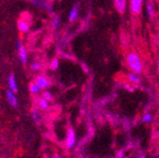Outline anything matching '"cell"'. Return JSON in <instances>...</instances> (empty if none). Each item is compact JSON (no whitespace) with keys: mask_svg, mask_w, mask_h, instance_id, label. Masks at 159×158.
Masks as SVG:
<instances>
[{"mask_svg":"<svg viewBox=\"0 0 159 158\" xmlns=\"http://www.w3.org/2000/svg\"><path fill=\"white\" fill-rule=\"evenodd\" d=\"M76 144V135H75L74 131L71 128L67 129V135H66V147L69 149L73 148Z\"/></svg>","mask_w":159,"mask_h":158,"instance_id":"cell-2","label":"cell"},{"mask_svg":"<svg viewBox=\"0 0 159 158\" xmlns=\"http://www.w3.org/2000/svg\"><path fill=\"white\" fill-rule=\"evenodd\" d=\"M128 80L130 83H135V84L140 83V77H139L138 73H135V72H133V73H130L128 75Z\"/></svg>","mask_w":159,"mask_h":158,"instance_id":"cell-10","label":"cell"},{"mask_svg":"<svg viewBox=\"0 0 159 158\" xmlns=\"http://www.w3.org/2000/svg\"><path fill=\"white\" fill-rule=\"evenodd\" d=\"M32 69L33 70H39L40 69V64H39V63H37V62H34V63L32 64Z\"/></svg>","mask_w":159,"mask_h":158,"instance_id":"cell-22","label":"cell"},{"mask_svg":"<svg viewBox=\"0 0 159 158\" xmlns=\"http://www.w3.org/2000/svg\"><path fill=\"white\" fill-rule=\"evenodd\" d=\"M127 0H114V7L119 13H124L126 10Z\"/></svg>","mask_w":159,"mask_h":158,"instance_id":"cell-6","label":"cell"},{"mask_svg":"<svg viewBox=\"0 0 159 158\" xmlns=\"http://www.w3.org/2000/svg\"><path fill=\"white\" fill-rule=\"evenodd\" d=\"M158 47H159V37H158Z\"/></svg>","mask_w":159,"mask_h":158,"instance_id":"cell-25","label":"cell"},{"mask_svg":"<svg viewBox=\"0 0 159 158\" xmlns=\"http://www.w3.org/2000/svg\"><path fill=\"white\" fill-rule=\"evenodd\" d=\"M42 97L43 99H45L47 101H52L53 100V96H52V94L50 93V92H48V91H44L43 92V94H42Z\"/></svg>","mask_w":159,"mask_h":158,"instance_id":"cell-16","label":"cell"},{"mask_svg":"<svg viewBox=\"0 0 159 158\" xmlns=\"http://www.w3.org/2000/svg\"><path fill=\"white\" fill-rule=\"evenodd\" d=\"M17 48H18V54H19L20 60L25 64V63H27V51H25V45L22 44V42L20 41V40H18L17 42Z\"/></svg>","mask_w":159,"mask_h":158,"instance_id":"cell-4","label":"cell"},{"mask_svg":"<svg viewBox=\"0 0 159 158\" xmlns=\"http://www.w3.org/2000/svg\"><path fill=\"white\" fill-rule=\"evenodd\" d=\"M157 137L159 138V129H158V132H157Z\"/></svg>","mask_w":159,"mask_h":158,"instance_id":"cell-23","label":"cell"},{"mask_svg":"<svg viewBox=\"0 0 159 158\" xmlns=\"http://www.w3.org/2000/svg\"><path fill=\"white\" fill-rule=\"evenodd\" d=\"M8 86L11 91L18 92V85H17V82H16V77L13 74H10L9 77H8Z\"/></svg>","mask_w":159,"mask_h":158,"instance_id":"cell-9","label":"cell"},{"mask_svg":"<svg viewBox=\"0 0 159 158\" xmlns=\"http://www.w3.org/2000/svg\"><path fill=\"white\" fill-rule=\"evenodd\" d=\"M127 64H128L129 69L132 70L135 73H140L143 71V63L142 60L139 58V55L134 52H130L127 55Z\"/></svg>","mask_w":159,"mask_h":158,"instance_id":"cell-1","label":"cell"},{"mask_svg":"<svg viewBox=\"0 0 159 158\" xmlns=\"http://www.w3.org/2000/svg\"><path fill=\"white\" fill-rule=\"evenodd\" d=\"M42 1L41 0H33V3H34L37 7H39V8H42V7H44V3H41Z\"/></svg>","mask_w":159,"mask_h":158,"instance_id":"cell-20","label":"cell"},{"mask_svg":"<svg viewBox=\"0 0 159 158\" xmlns=\"http://www.w3.org/2000/svg\"><path fill=\"white\" fill-rule=\"evenodd\" d=\"M32 116H33V119H34L35 123H40V114L39 112L37 111V109H33L32 111Z\"/></svg>","mask_w":159,"mask_h":158,"instance_id":"cell-17","label":"cell"},{"mask_svg":"<svg viewBox=\"0 0 159 158\" xmlns=\"http://www.w3.org/2000/svg\"><path fill=\"white\" fill-rule=\"evenodd\" d=\"M60 25V18L59 17H55L54 20H53V22H52V27L53 28H57Z\"/></svg>","mask_w":159,"mask_h":158,"instance_id":"cell-19","label":"cell"},{"mask_svg":"<svg viewBox=\"0 0 159 158\" xmlns=\"http://www.w3.org/2000/svg\"><path fill=\"white\" fill-rule=\"evenodd\" d=\"M143 2H144V0H130V9H132L133 13L138 15L142 11Z\"/></svg>","mask_w":159,"mask_h":158,"instance_id":"cell-5","label":"cell"},{"mask_svg":"<svg viewBox=\"0 0 159 158\" xmlns=\"http://www.w3.org/2000/svg\"><path fill=\"white\" fill-rule=\"evenodd\" d=\"M146 10H147V15H148V17L150 18V19H152V18L154 17V12H155L154 3H152V1H149V2H147Z\"/></svg>","mask_w":159,"mask_h":158,"instance_id":"cell-12","label":"cell"},{"mask_svg":"<svg viewBox=\"0 0 159 158\" xmlns=\"http://www.w3.org/2000/svg\"><path fill=\"white\" fill-rule=\"evenodd\" d=\"M124 87L126 90H128L129 92H135V87H132L129 84H124Z\"/></svg>","mask_w":159,"mask_h":158,"instance_id":"cell-21","label":"cell"},{"mask_svg":"<svg viewBox=\"0 0 159 158\" xmlns=\"http://www.w3.org/2000/svg\"><path fill=\"white\" fill-rule=\"evenodd\" d=\"M29 90H30V92H31L32 94H38L40 91H41V89H40L39 85H38V84L35 83V82H34V83L31 84V85H30Z\"/></svg>","mask_w":159,"mask_h":158,"instance_id":"cell-14","label":"cell"},{"mask_svg":"<svg viewBox=\"0 0 159 158\" xmlns=\"http://www.w3.org/2000/svg\"><path fill=\"white\" fill-rule=\"evenodd\" d=\"M143 122H144V123H150V122L152 121V114H145L144 116H143Z\"/></svg>","mask_w":159,"mask_h":158,"instance_id":"cell-15","label":"cell"},{"mask_svg":"<svg viewBox=\"0 0 159 158\" xmlns=\"http://www.w3.org/2000/svg\"><path fill=\"white\" fill-rule=\"evenodd\" d=\"M57 67H59V60H57V59L52 60V62H51V69L57 70Z\"/></svg>","mask_w":159,"mask_h":158,"instance_id":"cell-18","label":"cell"},{"mask_svg":"<svg viewBox=\"0 0 159 158\" xmlns=\"http://www.w3.org/2000/svg\"><path fill=\"white\" fill-rule=\"evenodd\" d=\"M17 26H18V29H19L21 32H27L28 30H29V25H28L25 21H23V20L18 21Z\"/></svg>","mask_w":159,"mask_h":158,"instance_id":"cell-11","label":"cell"},{"mask_svg":"<svg viewBox=\"0 0 159 158\" xmlns=\"http://www.w3.org/2000/svg\"><path fill=\"white\" fill-rule=\"evenodd\" d=\"M79 11H80V5L79 3H75L72 7L71 12H70V15H69L70 22H74L75 20L77 19V17H79Z\"/></svg>","mask_w":159,"mask_h":158,"instance_id":"cell-7","label":"cell"},{"mask_svg":"<svg viewBox=\"0 0 159 158\" xmlns=\"http://www.w3.org/2000/svg\"><path fill=\"white\" fill-rule=\"evenodd\" d=\"M35 83H37L38 85H39V87L41 90L48 89V87L50 86L49 80H48L47 77H38L37 80H35Z\"/></svg>","mask_w":159,"mask_h":158,"instance_id":"cell-8","label":"cell"},{"mask_svg":"<svg viewBox=\"0 0 159 158\" xmlns=\"http://www.w3.org/2000/svg\"><path fill=\"white\" fill-rule=\"evenodd\" d=\"M158 30H159V26H158Z\"/></svg>","mask_w":159,"mask_h":158,"instance_id":"cell-26","label":"cell"},{"mask_svg":"<svg viewBox=\"0 0 159 158\" xmlns=\"http://www.w3.org/2000/svg\"><path fill=\"white\" fill-rule=\"evenodd\" d=\"M38 104H39L40 109H49V106H50L49 101H47V100L43 99V97L41 100H39V103H38Z\"/></svg>","mask_w":159,"mask_h":158,"instance_id":"cell-13","label":"cell"},{"mask_svg":"<svg viewBox=\"0 0 159 158\" xmlns=\"http://www.w3.org/2000/svg\"><path fill=\"white\" fill-rule=\"evenodd\" d=\"M6 97H7V101L9 103V105L13 107V109H17L18 107V100L17 96H16V94L13 91H11L10 89H8L6 91Z\"/></svg>","mask_w":159,"mask_h":158,"instance_id":"cell-3","label":"cell"},{"mask_svg":"<svg viewBox=\"0 0 159 158\" xmlns=\"http://www.w3.org/2000/svg\"><path fill=\"white\" fill-rule=\"evenodd\" d=\"M157 70H158V73H159V63H158V67H157Z\"/></svg>","mask_w":159,"mask_h":158,"instance_id":"cell-24","label":"cell"}]
</instances>
